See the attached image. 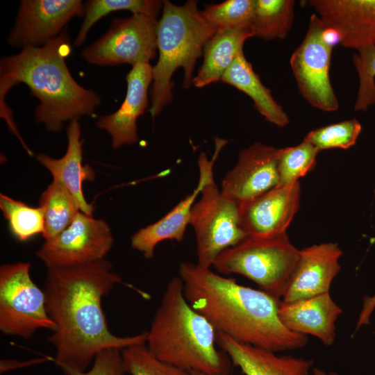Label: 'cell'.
Wrapping results in <instances>:
<instances>
[{"mask_svg": "<svg viewBox=\"0 0 375 375\" xmlns=\"http://www.w3.org/2000/svg\"><path fill=\"white\" fill-rule=\"evenodd\" d=\"M85 10L80 0H22L7 42L22 49L44 46L72 18L84 16Z\"/></svg>", "mask_w": 375, "mask_h": 375, "instance_id": "obj_12", "label": "cell"}, {"mask_svg": "<svg viewBox=\"0 0 375 375\" xmlns=\"http://www.w3.org/2000/svg\"><path fill=\"white\" fill-rule=\"evenodd\" d=\"M312 373H313V375H338L335 372L331 371V372H326L324 370L318 367H313Z\"/></svg>", "mask_w": 375, "mask_h": 375, "instance_id": "obj_36", "label": "cell"}, {"mask_svg": "<svg viewBox=\"0 0 375 375\" xmlns=\"http://www.w3.org/2000/svg\"><path fill=\"white\" fill-rule=\"evenodd\" d=\"M44 360V359H35L29 360H10V359H3L0 362V372L5 373L7 371L15 369L18 368H22L27 367L29 365H33Z\"/></svg>", "mask_w": 375, "mask_h": 375, "instance_id": "obj_35", "label": "cell"}, {"mask_svg": "<svg viewBox=\"0 0 375 375\" xmlns=\"http://www.w3.org/2000/svg\"><path fill=\"white\" fill-rule=\"evenodd\" d=\"M44 216L42 235L50 240L65 230L81 211L72 194L58 181H53L42 193L39 206Z\"/></svg>", "mask_w": 375, "mask_h": 375, "instance_id": "obj_24", "label": "cell"}, {"mask_svg": "<svg viewBox=\"0 0 375 375\" xmlns=\"http://www.w3.org/2000/svg\"><path fill=\"white\" fill-rule=\"evenodd\" d=\"M342 251L338 244L321 243L300 250V258L281 301L290 303L329 292L339 273Z\"/></svg>", "mask_w": 375, "mask_h": 375, "instance_id": "obj_18", "label": "cell"}, {"mask_svg": "<svg viewBox=\"0 0 375 375\" xmlns=\"http://www.w3.org/2000/svg\"><path fill=\"white\" fill-rule=\"evenodd\" d=\"M221 81L247 94L252 99L255 109L266 121L278 127L290 124L288 115L274 99L271 90L263 85L260 76L247 60L243 49L238 53Z\"/></svg>", "mask_w": 375, "mask_h": 375, "instance_id": "obj_22", "label": "cell"}, {"mask_svg": "<svg viewBox=\"0 0 375 375\" xmlns=\"http://www.w3.org/2000/svg\"><path fill=\"white\" fill-rule=\"evenodd\" d=\"M125 374L126 372L122 351L108 349L96 356L89 369L74 375H125Z\"/></svg>", "mask_w": 375, "mask_h": 375, "instance_id": "obj_33", "label": "cell"}, {"mask_svg": "<svg viewBox=\"0 0 375 375\" xmlns=\"http://www.w3.org/2000/svg\"><path fill=\"white\" fill-rule=\"evenodd\" d=\"M342 309L333 300L329 292L290 303L281 301L278 316L289 330L311 335L326 346L335 340V322Z\"/></svg>", "mask_w": 375, "mask_h": 375, "instance_id": "obj_19", "label": "cell"}, {"mask_svg": "<svg viewBox=\"0 0 375 375\" xmlns=\"http://www.w3.org/2000/svg\"><path fill=\"white\" fill-rule=\"evenodd\" d=\"M331 35L313 13L305 37L290 60L301 95L312 107L324 112L339 109L329 76L334 42L331 40Z\"/></svg>", "mask_w": 375, "mask_h": 375, "instance_id": "obj_9", "label": "cell"}, {"mask_svg": "<svg viewBox=\"0 0 375 375\" xmlns=\"http://www.w3.org/2000/svg\"><path fill=\"white\" fill-rule=\"evenodd\" d=\"M72 51L69 35L62 31L44 46L27 47L0 60V115L15 136L19 132L6 103L8 92L24 83L38 98L35 119L48 131L62 130L66 122L91 117L101 99L93 90L78 84L71 74L66 58Z\"/></svg>", "mask_w": 375, "mask_h": 375, "instance_id": "obj_3", "label": "cell"}, {"mask_svg": "<svg viewBox=\"0 0 375 375\" xmlns=\"http://www.w3.org/2000/svg\"><path fill=\"white\" fill-rule=\"evenodd\" d=\"M191 375H206L203 373H201V372H196V371H192V372H190Z\"/></svg>", "mask_w": 375, "mask_h": 375, "instance_id": "obj_37", "label": "cell"}, {"mask_svg": "<svg viewBox=\"0 0 375 375\" xmlns=\"http://www.w3.org/2000/svg\"><path fill=\"white\" fill-rule=\"evenodd\" d=\"M216 31L198 9L197 1L189 0L182 6L162 1L157 26L158 59L152 67L149 112L153 118L172 102V78L178 68L184 71L183 88L192 85L197 60Z\"/></svg>", "mask_w": 375, "mask_h": 375, "instance_id": "obj_5", "label": "cell"}, {"mask_svg": "<svg viewBox=\"0 0 375 375\" xmlns=\"http://www.w3.org/2000/svg\"><path fill=\"white\" fill-rule=\"evenodd\" d=\"M217 332L185 299L179 276L167 283L147 332L146 346L159 360L188 372L230 375L232 362L217 348Z\"/></svg>", "mask_w": 375, "mask_h": 375, "instance_id": "obj_4", "label": "cell"}, {"mask_svg": "<svg viewBox=\"0 0 375 375\" xmlns=\"http://www.w3.org/2000/svg\"><path fill=\"white\" fill-rule=\"evenodd\" d=\"M84 19L80 27L74 46L85 42L94 24L108 14L119 10H129L133 14H144L158 17L162 8V1L158 0H90L85 3Z\"/></svg>", "mask_w": 375, "mask_h": 375, "instance_id": "obj_26", "label": "cell"}, {"mask_svg": "<svg viewBox=\"0 0 375 375\" xmlns=\"http://www.w3.org/2000/svg\"><path fill=\"white\" fill-rule=\"evenodd\" d=\"M254 8L255 0H226L208 5L201 12L216 31L251 28Z\"/></svg>", "mask_w": 375, "mask_h": 375, "instance_id": "obj_29", "label": "cell"}, {"mask_svg": "<svg viewBox=\"0 0 375 375\" xmlns=\"http://www.w3.org/2000/svg\"><path fill=\"white\" fill-rule=\"evenodd\" d=\"M113 243L106 222L80 211L65 230L45 240L35 255L47 269L73 267L104 259Z\"/></svg>", "mask_w": 375, "mask_h": 375, "instance_id": "obj_11", "label": "cell"}, {"mask_svg": "<svg viewBox=\"0 0 375 375\" xmlns=\"http://www.w3.org/2000/svg\"><path fill=\"white\" fill-rule=\"evenodd\" d=\"M361 131L360 123L354 118L319 127L310 131L305 138L319 151L347 149L356 144Z\"/></svg>", "mask_w": 375, "mask_h": 375, "instance_id": "obj_30", "label": "cell"}, {"mask_svg": "<svg viewBox=\"0 0 375 375\" xmlns=\"http://www.w3.org/2000/svg\"><path fill=\"white\" fill-rule=\"evenodd\" d=\"M152 67L149 62L133 65L126 76L127 90L122 105L115 112L102 115L97 121V126L110 135L113 149L138 142L137 121L149 105Z\"/></svg>", "mask_w": 375, "mask_h": 375, "instance_id": "obj_17", "label": "cell"}, {"mask_svg": "<svg viewBox=\"0 0 375 375\" xmlns=\"http://www.w3.org/2000/svg\"><path fill=\"white\" fill-rule=\"evenodd\" d=\"M122 283L112 264L102 259L85 265L47 269L43 290L55 329L47 338L54 362L65 375L87 371L96 356L108 349L145 344L147 332L117 336L110 330L102 299Z\"/></svg>", "mask_w": 375, "mask_h": 375, "instance_id": "obj_1", "label": "cell"}, {"mask_svg": "<svg viewBox=\"0 0 375 375\" xmlns=\"http://www.w3.org/2000/svg\"><path fill=\"white\" fill-rule=\"evenodd\" d=\"M200 194L192 207L190 224L196 235L197 264L210 268L222 252L248 235L240 225V203L222 193L214 174L208 178Z\"/></svg>", "mask_w": 375, "mask_h": 375, "instance_id": "obj_7", "label": "cell"}, {"mask_svg": "<svg viewBox=\"0 0 375 375\" xmlns=\"http://www.w3.org/2000/svg\"><path fill=\"white\" fill-rule=\"evenodd\" d=\"M299 182L276 186L240 204V225L250 237L265 238L286 233L297 212Z\"/></svg>", "mask_w": 375, "mask_h": 375, "instance_id": "obj_14", "label": "cell"}, {"mask_svg": "<svg viewBox=\"0 0 375 375\" xmlns=\"http://www.w3.org/2000/svg\"><path fill=\"white\" fill-rule=\"evenodd\" d=\"M227 141L216 138L214 154L209 160L202 152L198 158L199 178L194 191L178 203L168 213L152 224L142 228L131 239V247L150 259L158 244L167 240H183L187 226L190 224L192 207L197 197L208 180L213 174V166L219 153Z\"/></svg>", "mask_w": 375, "mask_h": 375, "instance_id": "obj_16", "label": "cell"}, {"mask_svg": "<svg viewBox=\"0 0 375 375\" xmlns=\"http://www.w3.org/2000/svg\"><path fill=\"white\" fill-rule=\"evenodd\" d=\"M352 60L359 78L353 108L356 111H365L375 104V46L358 50Z\"/></svg>", "mask_w": 375, "mask_h": 375, "instance_id": "obj_32", "label": "cell"}, {"mask_svg": "<svg viewBox=\"0 0 375 375\" xmlns=\"http://www.w3.org/2000/svg\"><path fill=\"white\" fill-rule=\"evenodd\" d=\"M158 22L144 14L113 18L108 31L85 47L81 56L98 66L150 62L156 56Z\"/></svg>", "mask_w": 375, "mask_h": 375, "instance_id": "obj_10", "label": "cell"}, {"mask_svg": "<svg viewBox=\"0 0 375 375\" xmlns=\"http://www.w3.org/2000/svg\"><path fill=\"white\" fill-rule=\"evenodd\" d=\"M0 208L13 236L26 242L43 233L44 216L40 207L29 206L22 201L0 194Z\"/></svg>", "mask_w": 375, "mask_h": 375, "instance_id": "obj_27", "label": "cell"}, {"mask_svg": "<svg viewBox=\"0 0 375 375\" xmlns=\"http://www.w3.org/2000/svg\"><path fill=\"white\" fill-rule=\"evenodd\" d=\"M280 149L256 142L242 149L222 181L221 191L240 204L278 185Z\"/></svg>", "mask_w": 375, "mask_h": 375, "instance_id": "obj_15", "label": "cell"}, {"mask_svg": "<svg viewBox=\"0 0 375 375\" xmlns=\"http://www.w3.org/2000/svg\"><path fill=\"white\" fill-rule=\"evenodd\" d=\"M299 258L300 250L286 233L265 238L248 236L222 252L212 266L221 274L244 276L259 290L281 300Z\"/></svg>", "mask_w": 375, "mask_h": 375, "instance_id": "obj_6", "label": "cell"}, {"mask_svg": "<svg viewBox=\"0 0 375 375\" xmlns=\"http://www.w3.org/2000/svg\"><path fill=\"white\" fill-rule=\"evenodd\" d=\"M251 37V28L217 31L204 46L203 63L192 85L201 88L221 81L238 53L243 49L245 41Z\"/></svg>", "mask_w": 375, "mask_h": 375, "instance_id": "obj_23", "label": "cell"}, {"mask_svg": "<svg viewBox=\"0 0 375 375\" xmlns=\"http://www.w3.org/2000/svg\"><path fill=\"white\" fill-rule=\"evenodd\" d=\"M319 151L306 138L295 146L280 149L277 159L278 186H287L299 181L312 169Z\"/></svg>", "mask_w": 375, "mask_h": 375, "instance_id": "obj_28", "label": "cell"}, {"mask_svg": "<svg viewBox=\"0 0 375 375\" xmlns=\"http://www.w3.org/2000/svg\"><path fill=\"white\" fill-rule=\"evenodd\" d=\"M217 344L244 375H309L313 361L304 358L277 356L275 352L237 342L217 333Z\"/></svg>", "mask_w": 375, "mask_h": 375, "instance_id": "obj_20", "label": "cell"}, {"mask_svg": "<svg viewBox=\"0 0 375 375\" xmlns=\"http://www.w3.org/2000/svg\"><path fill=\"white\" fill-rule=\"evenodd\" d=\"M31 264L8 263L0 267V331L28 340L39 329L53 331L45 294L33 281Z\"/></svg>", "mask_w": 375, "mask_h": 375, "instance_id": "obj_8", "label": "cell"}, {"mask_svg": "<svg viewBox=\"0 0 375 375\" xmlns=\"http://www.w3.org/2000/svg\"><path fill=\"white\" fill-rule=\"evenodd\" d=\"M295 3L293 0H255L251 26L253 37L284 39L293 25Z\"/></svg>", "mask_w": 375, "mask_h": 375, "instance_id": "obj_25", "label": "cell"}, {"mask_svg": "<svg viewBox=\"0 0 375 375\" xmlns=\"http://www.w3.org/2000/svg\"><path fill=\"white\" fill-rule=\"evenodd\" d=\"M67 148L65 154L54 158L44 153L36 156L38 161L52 175L53 181L64 185L76 200L81 212L92 215L94 207L87 202L83 191V183L95 177L92 169L83 165V140L78 120L69 122L67 129Z\"/></svg>", "mask_w": 375, "mask_h": 375, "instance_id": "obj_21", "label": "cell"}, {"mask_svg": "<svg viewBox=\"0 0 375 375\" xmlns=\"http://www.w3.org/2000/svg\"><path fill=\"white\" fill-rule=\"evenodd\" d=\"M126 374L129 375H191L190 372L157 358L145 344L122 350Z\"/></svg>", "mask_w": 375, "mask_h": 375, "instance_id": "obj_31", "label": "cell"}, {"mask_svg": "<svg viewBox=\"0 0 375 375\" xmlns=\"http://www.w3.org/2000/svg\"><path fill=\"white\" fill-rule=\"evenodd\" d=\"M375 308V294L364 299L363 306L359 315L356 328L369 323V317Z\"/></svg>", "mask_w": 375, "mask_h": 375, "instance_id": "obj_34", "label": "cell"}, {"mask_svg": "<svg viewBox=\"0 0 375 375\" xmlns=\"http://www.w3.org/2000/svg\"><path fill=\"white\" fill-rule=\"evenodd\" d=\"M335 42L356 51L375 46V0H310Z\"/></svg>", "mask_w": 375, "mask_h": 375, "instance_id": "obj_13", "label": "cell"}, {"mask_svg": "<svg viewBox=\"0 0 375 375\" xmlns=\"http://www.w3.org/2000/svg\"><path fill=\"white\" fill-rule=\"evenodd\" d=\"M178 274L186 300L217 333L275 353L307 344L308 335L293 332L281 322L280 299L197 263L182 262Z\"/></svg>", "mask_w": 375, "mask_h": 375, "instance_id": "obj_2", "label": "cell"}]
</instances>
